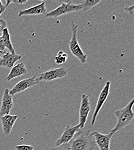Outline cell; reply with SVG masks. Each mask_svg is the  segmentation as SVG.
<instances>
[{"instance_id": "obj_1", "label": "cell", "mask_w": 134, "mask_h": 150, "mask_svg": "<svg viewBox=\"0 0 134 150\" xmlns=\"http://www.w3.org/2000/svg\"><path fill=\"white\" fill-rule=\"evenodd\" d=\"M69 143L71 150H93L96 146L91 129H80Z\"/></svg>"}, {"instance_id": "obj_2", "label": "cell", "mask_w": 134, "mask_h": 150, "mask_svg": "<svg viewBox=\"0 0 134 150\" xmlns=\"http://www.w3.org/2000/svg\"><path fill=\"white\" fill-rule=\"evenodd\" d=\"M134 103V99L133 98L124 108L115 111L117 123L115 127L111 130V133L115 134L134 122V112L133 110Z\"/></svg>"}, {"instance_id": "obj_3", "label": "cell", "mask_w": 134, "mask_h": 150, "mask_svg": "<svg viewBox=\"0 0 134 150\" xmlns=\"http://www.w3.org/2000/svg\"><path fill=\"white\" fill-rule=\"evenodd\" d=\"M72 30V37L69 43V47L72 54L82 64H84L87 60V55L81 49L77 37L78 31V25L74 21H72L71 24Z\"/></svg>"}, {"instance_id": "obj_4", "label": "cell", "mask_w": 134, "mask_h": 150, "mask_svg": "<svg viewBox=\"0 0 134 150\" xmlns=\"http://www.w3.org/2000/svg\"><path fill=\"white\" fill-rule=\"evenodd\" d=\"M61 4L57 8L52 10L46 14L48 18H57L63 15L81 11V4L75 5L72 4V1H61Z\"/></svg>"}, {"instance_id": "obj_5", "label": "cell", "mask_w": 134, "mask_h": 150, "mask_svg": "<svg viewBox=\"0 0 134 150\" xmlns=\"http://www.w3.org/2000/svg\"><path fill=\"white\" fill-rule=\"evenodd\" d=\"M90 110L91 103L90 97L86 94H82L79 109V123L78 124L80 129H83L84 128Z\"/></svg>"}, {"instance_id": "obj_6", "label": "cell", "mask_w": 134, "mask_h": 150, "mask_svg": "<svg viewBox=\"0 0 134 150\" xmlns=\"http://www.w3.org/2000/svg\"><path fill=\"white\" fill-rule=\"evenodd\" d=\"M111 82L109 81H107L105 83V85L104 86V88L101 90L99 95L98 96V99L96 102V108L94 110V112L93 113L91 121V125H93L96 123V119L97 117V115H98V113L101 111L104 104L105 103V101L106 100L108 95L110 92V88H111Z\"/></svg>"}, {"instance_id": "obj_7", "label": "cell", "mask_w": 134, "mask_h": 150, "mask_svg": "<svg viewBox=\"0 0 134 150\" xmlns=\"http://www.w3.org/2000/svg\"><path fill=\"white\" fill-rule=\"evenodd\" d=\"M68 71L64 67H60L48 70L45 72L41 73L37 77L39 81H50L57 79H60L67 76Z\"/></svg>"}, {"instance_id": "obj_8", "label": "cell", "mask_w": 134, "mask_h": 150, "mask_svg": "<svg viewBox=\"0 0 134 150\" xmlns=\"http://www.w3.org/2000/svg\"><path fill=\"white\" fill-rule=\"evenodd\" d=\"M39 83L37 76H33L28 79H24L19 81L11 90L9 94L13 96L16 94L20 93L32 87L35 86Z\"/></svg>"}, {"instance_id": "obj_9", "label": "cell", "mask_w": 134, "mask_h": 150, "mask_svg": "<svg viewBox=\"0 0 134 150\" xmlns=\"http://www.w3.org/2000/svg\"><path fill=\"white\" fill-rule=\"evenodd\" d=\"M80 129V127L78 124L75 126L67 125L64 128L61 136L56 141V146H59L68 144L72 140L77 132Z\"/></svg>"}, {"instance_id": "obj_10", "label": "cell", "mask_w": 134, "mask_h": 150, "mask_svg": "<svg viewBox=\"0 0 134 150\" xmlns=\"http://www.w3.org/2000/svg\"><path fill=\"white\" fill-rule=\"evenodd\" d=\"M96 145L99 150H110V143L113 133H110L107 134H102L98 131L93 132Z\"/></svg>"}, {"instance_id": "obj_11", "label": "cell", "mask_w": 134, "mask_h": 150, "mask_svg": "<svg viewBox=\"0 0 134 150\" xmlns=\"http://www.w3.org/2000/svg\"><path fill=\"white\" fill-rule=\"evenodd\" d=\"M14 106L13 96L9 94V90L6 88L4 90L2 97L1 105L0 108V117L9 114Z\"/></svg>"}, {"instance_id": "obj_12", "label": "cell", "mask_w": 134, "mask_h": 150, "mask_svg": "<svg viewBox=\"0 0 134 150\" xmlns=\"http://www.w3.org/2000/svg\"><path fill=\"white\" fill-rule=\"evenodd\" d=\"M47 9L46 7L45 1L42 2L37 5L31 7L30 8L20 10L18 13V16L21 17L23 16H32V15H46Z\"/></svg>"}, {"instance_id": "obj_13", "label": "cell", "mask_w": 134, "mask_h": 150, "mask_svg": "<svg viewBox=\"0 0 134 150\" xmlns=\"http://www.w3.org/2000/svg\"><path fill=\"white\" fill-rule=\"evenodd\" d=\"M18 118V116L16 115H5L0 117L1 122L2 128L3 133L6 134H9L12 130L14 124Z\"/></svg>"}, {"instance_id": "obj_14", "label": "cell", "mask_w": 134, "mask_h": 150, "mask_svg": "<svg viewBox=\"0 0 134 150\" xmlns=\"http://www.w3.org/2000/svg\"><path fill=\"white\" fill-rule=\"evenodd\" d=\"M21 58L22 56L20 54H17L16 53L12 54L9 52H7L1 56L0 58V67L11 69Z\"/></svg>"}, {"instance_id": "obj_15", "label": "cell", "mask_w": 134, "mask_h": 150, "mask_svg": "<svg viewBox=\"0 0 134 150\" xmlns=\"http://www.w3.org/2000/svg\"><path fill=\"white\" fill-rule=\"evenodd\" d=\"M27 73L28 70L27 69L24 64L23 62L18 63L11 68L9 74L6 77V80L10 81L16 77L26 75Z\"/></svg>"}, {"instance_id": "obj_16", "label": "cell", "mask_w": 134, "mask_h": 150, "mask_svg": "<svg viewBox=\"0 0 134 150\" xmlns=\"http://www.w3.org/2000/svg\"><path fill=\"white\" fill-rule=\"evenodd\" d=\"M2 35H1V39L2 43L5 46V47L7 49V50L12 54H15V50L13 47V44L11 40V35L8 30V28H5L2 31Z\"/></svg>"}, {"instance_id": "obj_17", "label": "cell", "mask_w": 134, "mask_h": 150, "mask_svg": "<svg viewBox=\"0 0 134 150\" xmlns=\"http://www.w3.org/2000/svg\"><path fill=\"white\" fill-rule=\"evenodd\" d=\"M101 2V0H86L83 2L81 4L82 11H87L96 6L97 4Z\"/></svg>"}, {"instance_id": "obj_18", "label": "cell", "mask_w": 134, "mask_h": 150, "mask_svg": "<svg viewBox=\"0 0 134 150\" xmlns=\"http://www.w3.org/2000/svg\"><path fill=\"white\" fill-rule=\"evenodd\" d=\"M68 56L62 51H59L56 56L55 57V62L57 65H62L66 62Z\"/></svg>"}, {"instance_id": "obj_19", "label": "cell", "mask_w": 134, "mask_h": 150, "mask_svg": "<svg viewBox=\"0 0 134 150\" xmlns=\"http://www.w3.org/2000/svg\"><path fill=\"white\" fill-rule=\"evenodd\" d=\"M16 150H34V147L29 145H18L15 147Z\"/></svg>"}, {"instance_id": "obj_20", "label": "cell", "mask_w": 134, "mask_h": 150, "mask_svg": "<svg viewBox=\"0 0 134 150\" xmlns=\"http://www.w3.org/2000/svg\"><path fill=\"white\" fill-rule=\"evenodd\" d=\"M50 150H71L69 143L57 146L55 148H50Z\"/></svg>"}, {"instance_id": "obj_21", "label": "cell", "mask_w": 134, "mask_h": 150, "mask_svg": "<svg viewBox=\"0 0 134 150\" xmlns=\"http://www.w3.org/2000/svg\"><path fill=\"white\" fill-rule=\"evenodd\" d=\"M7 52H9L7 49L5 47L3 43H2V39L1 37L0 36V54L1 56L5 54V53H6Z\"/></svg>"}, {"instance_id": "obj_22", "label": "cell", "mask_w": 134, "mask_h": 150, "mask_svg": "<svg viewBox=\"0 0 134 150\" xmlns=\"http://www.w3.org/2000/svg\"><path fill=\"white\" fill-rule=\"evenodd\" d=\"M134 5H131V6H130L125 7V8H124V10H125L126 12H128V13H131V14H133V13H134Z\"/></svg>"}, {"instance_id": "obj_23", "label": "cell", "mask_w": 134, "mask_h": 150, "mask_svg": "<svg viewBox=\"0 0 134 150\" xmlns=\"http://www.w3.org/2000/svg\"><path fill=\"white\" fill-rule=\"evenodd\" d=\"M27 2V0H17V1H12V3H15L18 4H23Z\"/></svg>"}, {"instance_id": "obj_24", "label": "cell", "mask_w": 134, "mask_h": 150, "mask_svg": "<svg viewBox=\"0 0 134 150\" xmlns=\"http://www.w3.org/2000/svg\"><path fill=\"white\" fill-rule=\"evenodd\" d=\"M6 8V7H5V6L2 4V1H0V9H3V8Z\"/></svg>"}, {"instance_id": "obj_25", "label": "cell", "mask_w": 134, "mask_h": 150, "mask_svg": "<svg viewBox=\"0 0 134 150\" xmlns=\"http://www.w3.org/2000/svg\"><path fill=\"white\" fill-rule=\"evenodd\" d=\"M6 8H3V9H0V16L2 15V13H3L5 12Z\"/></svg>"}, {"instance_id": "obj_26", "label": "cell", "mask_w": 134, "mask_h": 150, "mask_svg": "<svg viewBox=\"0 0 134 150\" xmlns=\"http://www.w3.org/2000/svg\"><path fill=\"white\" fill-rule=\"evenodd\" d=\"M2 31H3V30H2V28H1V26H0V33H2Z\"/></svg>"}, {"instance_id": "obj_27", "label": "cell", "mask_w": 134, "mask_h": 150, "mask_svg": "<svg viewBox=\"0 0 134 150\" xmlns=\"http://www.w3.org/2000/svg\"><path fill=\"white\" fill-rule=\"evenodd\" d=\"M1 57V54H0V57Z\"/></svg>"}]
</instances>
